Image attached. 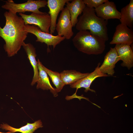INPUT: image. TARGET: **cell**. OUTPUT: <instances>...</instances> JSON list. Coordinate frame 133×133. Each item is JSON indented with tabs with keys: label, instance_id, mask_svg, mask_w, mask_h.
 Segmentation results:
<instances>
[{
	"label": "cell",
	"instance_id": "obj_20",
	"mask_svg": "<svg viewBox=\"0 0 133 133\" xmlns=\"http://www.w3.org/2000/svg\"><path fill=\"white\" fill-rule=\"evenodd\" d=\"M43 66L56 87L55 88L57 92H60L65 85L62 80L60 74L49 69L43 65Z\"/></svg>",
	"mask_w": 133,
	"mask_h": 133
},
{
	"label": "cell",
	"instance_id": "obj_7",
	"mask_svg": "<svg viewBox=\"0 0 133 133\" xmlns=\"http://www.w3.org/2000/svg\"><path fill=\"white\" fill-rule=\"evenodd\" d=\"M72 27L69 11L65 7L61 11L56 24V29L58 35L67 39H70L74 34Z\"/></svg>",
	"mask_w": 133,
	"mask_h": 133
},
{
	"label": "cell",
	"instance_id": "obj_1",
	"mask_svg": "<svg viewBox=\"0 0 133 133\" xmlns=\"http://www.w3.org/2000/svg\"><path fill=\"white\" fill-rule=\"evenodd\" d=\"M6 23L3 28L0 26V36L5 43L4 49L9 57L17 54L24 43L28 33L25 29V23L21 17L9 11L4 14Z\"/></svg>",
	"mask_w": 133,
	"mask_h": 133
},
{
	"label": "cell",
	"instance_id": "obj_5",
	"mask_svg": "<svg viewBox=\"0 0 133 133\" xmlns=\"http://www.w3.org/2000/svg\"><path fill=\"white\" fill-rule=\"evenodd\" d=\"M25 29L28 33H31L36 36L37 39L36 42L45 43L48 47L49 46H52L54 49L57 45L65 39L64 36L58 35L54 36L43 32L35 25L25 24Z\"/></svg>",
	"mask_w": 133,
	"mask_h": 133
},
{
	"label": "cell",
	"instance_id": "obj_22",
	"mask_svg": "<svg viewBox=\"0 0 133 133\" xmlns=\"http://www.w3.org/2000/svg\"><path fill=\"white\" fill-rule=\"evenodd\" d=\"M0 133H14L10 131H9L8 132L6 133L2 132H0Z\"/></svg>",
	"mask_w": 133,
	"mask_h": 133
},
{
	"label": "cell",
	"instance_id": "obj_3",
	"mask_svg": "<svg viewBox=\"0 0 133 133\" xmlns=\"http://www.w3.org/2000/svg\"><path fill=\"white\" fill-rule=\"evenodd\" d=\"M72 41L78 50L88 55L101 54L105 47V40L88 30L79 31Z\"/></svg>",
	"mask_w": 133,
	"mask_h": 133
},
{
	"label": "cell",
	"instance_id": "obj_17",
	"mask_svg": "<svg viewBox=\"0 0 133 133\" xmlns=\"http://www.w3.org/2000/svg\"><path fill=\"white\" fill-rule=\"evenodd\" d=\"M43 127L41 120L36 121L33 123H27L26 125L19 128H16L7 124H1L0 128L3 130L8 131L14 133L19 132L22 133H33L38 128Z\"/></svg>",
	"mask_w": 133,
	"mask_h": 133
},
{
	"label": "cell",
	"instance_id": "obj_13",
	"mask_svg": "<svg viewBox=\"0 0 133 133\" xmlns=\"http://www.w3.org/2000/svg\"><path fill=\"white\" fill-rule=\"evenodd\" d=\"M119 57L122 62L121 66L126 67L129 70L133 66V52L130 45L126 44H116L115 47Z\"/></svg>",
	"mask_w": 133,
	"mask_h": 133
},
{
	"label": "cell",
	"instance_id": "obj_10",
	"mask_svg": "<svg viewBox=\"0 0 133 133\" xmlns=\"http://www.w3.org/2000/svg\"><path fill=\"white\" fill-rule=\"evenodd\" d=\"M100 65V63H99L94 70L93 72L89 73L87 76L70 85L71 88H76V92L74 94L76 95V92L78 89L82 87L85 89L84 92H85L89 91L95 92V90L90 88V86L93 82L97 78L109 76L107 74L102 73L100 71L99 69Z\"/></svg>",
	"mask_w": 133,
	"mask_h": 133
},
{
	"label": "cell",
	"instance_id": "obj_8",
	"mask_svg": "<svg viewBox=\"0 0 133 133\" xmlns=\"http://www.w3.org/2000/svg\"><path fill=\"white\" fill-rule=\"evenodd\" d=\"M133 42V32L132 28L121 23L117 25L110 44H126L131 45Z\"/></svg>",
	"mask_w": 133,
	"mask_h": 133
},
{
	"label": "cell",
	"instance_id": "obj_4",
	"mask_svg": "<svg viewBox=\"0 0 133 133\" xmlns=\"http://www.w3.org/2000/svg\"><path fill=\"white\" fill-rule=\"evenodd\" d=\"M5 2V4L1 7L15 14L24 13L26 12L42 13L43 12L40 11L39 9L45 7L47 4V1L45 0H28L26 2L21 3H15L12 0Z\"/></svg>",
	"mask_w": 133,
	"mask_h": 133
},
{
	"label": "cell",
	"instance_id": "obj_6",
	"mask_svg": "<svg viewBox=\"0 0 133 133\" xmlns=\"http://www.w3.org/2000/svg\"><path fill=\"white\" fill-rule=\"evenodd\" d=\"M23 19L25 25L33 24L38 26L42 31L50 33L51 18L49 14L46 12L42 13H32L29 15L19 13Z\"/></svg>",
	"mask_w": 133,
	"mask_h": 133
},
{
	"label": "cell",
	"instance_id": "obj_16",
	"mask_svg": "<svg viewBox=\"0 0 133 133\" xmlns=\"http://www.w3.org/2000/svg\"><path fill=\"white\" fill-rule=\"evenodd\" d=\"M22 46L33 69L34 75L31 83V85H33L36 83L38 77L37 62L36 59L37 55L36 53L35 48L30 43L26 44L24 42Z\"/></svg>",
	"mask_w": 133,
	"mask_h": 133
},
{
	"label": "cell",
	"instance_id": "obj_14",
	"mask_svg": "<svg viewBox=\"0 0 133 133\" xmlns=\"http://www.w3.org/2000/svg\"><path fill=\"white\" fill-rule=\"evenodd\" d=\"M38 69V77L37 82L36 88L41 89L44 90H50L54 97L58 95L56 88L53 87L51 85L48 74L44 69L43 65L38 59L37 61Z\"/></svg>",
	"mask_w": 133,
	"mask_h": 133
},
{
	"label": "cell",
	"instance_id": "obj_21",
	"mask_svg": "<svg viewBox=\"0 0 133 133\" xmlns=\"http://www.w3.org/2000/svg\"><path fill=\"white\" fill-rule=\"evenodd\" d=\"M87 7L90 8L97 7L108 0H83Z\"/></svg>",
	"mask_w": 133,
	"mask_h": 133
},
{
	"label": "cell",
	"instance_id": "obj_2",
	"mask_svg": "<svg viewBox=\"0 0 133 133\" xmlns=\"http://www.w3.org/2000/svg\"><path fill=\"white\" fill-rule=\"evenodd\" d=\"M82 13L75 26L76 29L79 31L88 30L105 41L108 40V20L98 17L93 8L86 6Z\"/></svg>",
	"mask_w": 133,
	"mask_h": 133
},
{
	"label": "cell",
	"instance_id": "obj_9",
	"mask_svg": "<svg viewBox=\"0 0 133 133\" xmlns=\"http://www.w3.org/2000/svg\"><path fill=\"white\" fill-rule=\"evenodd\" d=\"M96 15L105 20L116 19L120 20L121 13L114 3L108 0L95 8Z\"/></svg>",
	"mask_w": 133,
	"mask_h": 133
},
{
	"label": "cell",
	"instance_id": "obj_15",
	"mask_svg": "<svg viewBox=\"0 0 133 133\" xmlns=\"http://www.w3.org/2000/svg\"><path fill=\"white\" fill-rule=\"evenodd\" d=\"M69 2L66 3V7L69 11L72 26L74 27L78 21V16L82 13L86 5L83 0H73Z\"/></svg>",
	"mask_w": 133,
	"mask_h": 133
},
{
	"label": "cell",
	"instance_id": "obj_11",
	"mask_svg": "<svg viewBox=\"0 0 133 133\" xmlns=\"http://www.w3.org/2000/svg\"><path fill=\"white\" fill-rule=\"evenodd\" d=\"M70 0H48L47 6L49 9L48 12L51 18L50 33L53 35L56 29V21L58 15L64 8L66 3Z\"/></svg>",
	"mask_w": 133,
	"mask_h": 133
},
{
	"label": "cell",
	"instance_id": "obj_19",
	"mask_svg": "<svg viewBox=\"0 0 133 133\" xmlns=\"http://www.w3.org/2000/svg\"><path fill=\"white\" fill-rule=\"evenodd\" d=\"M120 12L121 24L132 28L133 23V0H131L128 4L122 8Z\"/></svg>",
	"mask_w": 133,
	"mask_h": 133
},
{
	"label": "cell",
	"instance_id": "obj_12",
	"mask_svg": "<svg viewBox=\"0 0 133 133\" xmlns=\"http://www.w3.org/2000/svg\"><path fill=\"white\" fill-rule=\"evenodd\" d=\"M119 60V57L115 48H111L105 55L103 63L99 67L100 71L109 76L113 75L115 73V65Z\"/></svg>",
	"mask_w": 133,
	"mask_h": 133
},
{
	"label": "cell",
	"instance_id": "obj_18",
	"mask_svg": "<svg viewBox=\"0 0 133 133\" xmlns=\"http://www.w3.org/2000/svg\"><path fill=\"white\" fill-rule=\"evenodd\" d=\"M89 73H83L75 70H64L60 73L62 80L65 85L73 84Z\"/></svg>",
	"mask_w": 133,
	"mask_h": 133
}]
</instances>
